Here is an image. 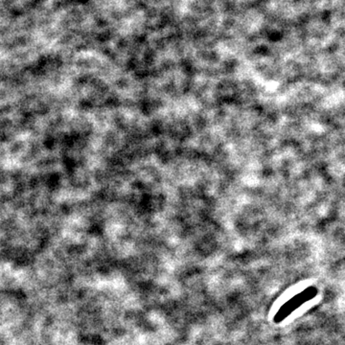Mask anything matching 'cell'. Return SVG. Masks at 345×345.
Here are the masks:
<instances>
[{
  "mask_svg": "<svg viewBox=\"0 0 345 345\" xmlns=\"http://www.w3.org/2000/svg\"><path fill=\"white\" fill-rule=\"evenodd\" d=\"M294 310H296V307L294 306V304L292 303L291 300H289L287 303H285L283 306L280 308V310L277 312L275 317H274V321L276 323L284 320L289 314H291Z\"/></svg>",
  "mask_w": 345,
  "mask_h": 345,
  "instance_id": "2",
  "label": "cell"
},
{
  "mask_svg": "<svg viewBox=\"0 0 345 345\" xmlns=\"http://www.w3.org/2000/svg\"><path fill=\"white\" fill-rule=\"evenodd\" d=\"M317 293V290L314 287H310L306 290L300 292L298 294H296L294 297L291 298L292 303L294 304V306L296 307V309L298 307L301 306L303 303H305L306 301H309L312 298H314V296Z\"/></svg>",
  "mask_w": 345,
  "mask_h": 345,
  "instance_id": "1",
  "label": "cell"
}]
</instances>
